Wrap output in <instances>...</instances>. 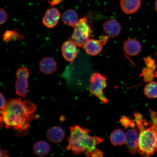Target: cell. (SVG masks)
<instances>
[{
    "label": "cell",
    "mask_w": 157,
    "mask_h": 157,
    "mask_svg": "<svg viewBox=\"0 0 157 157\" xmlns=\"http://www.w3.org/2000/svg\"><path fill=\"white\" fill-rule=\"evenodd\" d=\"M39 67L42 73L51 74L56 71L57 65L53 59L50 57H46L41 59L39 62Z\"/></svg>",
    "instance_id": "obj_12"
},
{
    "label": "cell",
    "mask_w": 157,
    "mask_h": 157,
    "mask_svg": "<svg viewBox=\"0 0 157 157\" xmlns=\"http://www.w3.org/2000/svg\"><path fill=\"white\" fill-rule=\"evenodd\" d=\"M74 28L69 40L80 48L85 44L91 36V29L88 24L87 17L80 18Z\"/></svg>",
    "instance_id": "obj_4"
},
{
    "label": "cell",
    "mask_w": 157,
    "mask_h": 157,
    "mask_svg": "<svg viewBox=\"0 0 157 157\" xmlns=\"http://www.w3.org/2000/svg\"><path fill=\"white\" fill-rule=\"evenodd\" d=\"M106 81V78L105 76L98 73L94 74L90 78V93L104 103H107L109 101L107 98L104 95L103 92L107 86Z\"/></svg>",
    "instance_id": "obj_5"
},
{
    "label": "cell",
    "mask_w": 157,
    "mask_h": 157,
    "mask_svg": "<svg viewBox=\"0 0 157 157\" xmlns=\"http://www.w3.org/2000/svg\"><path fill=\"white\" fill-rule=\"evenodd\" d=\"M61 14L59 10L52 7L46 11L42 19L43 24L48 28L52 29L58 24Z\"/></svg>",
    "instance_id": "obj_9"
},
{
    "label": "cell",
    "mask_w": 157,
    "mask_h": 157,
    "mask_svg": "<svg viewBox=\"0 0 157 157\" xmlns=\"http://www.w3.org/2000/svg\"><path fill=\"white\" fill-rule=\"evenodd\" d=\"M141 0H121L120 6L122 10L127 14H133L140 8Z\"/></svg>",
    "instance_id": "obj_14"
},
{
    "label": "cell",
    "mask_w": 157,
    "mask_h": 157,
    "mask_svg": "<svg viewBox=\"0 0 157 157\" xmlns=\"http://www.w3.org/2000/svg\"><path fill=\"white\" fill-rule=\"evenodd\" d=\"M89 132L88 129L77 125L70 127L67 149L75 155L85 153L87 156H103L102 151L97 148L98 145L103 142V139L100 137L90 136Z\"/></svg>",
    "instance_id": "obj_2"
},
{
    "label": "cell",
    "mask_w": 157,
    "mask_h": 157,
    "mask_svg": "<svg viewBox=\"0 0 157 157\" xmlns=\"http://www.w3.org/2000/svg\"><path fill=\"white\" fill-rule=\"evenodd\" d=\"M123 50L128 56H134L141 52L142 46L138 41L134 39H129L125 42Z\"/></svg>",
    "instance_id": "obj_13"
},
{
    "label": "cell",
    "mask_w": 157,
    "mask_h": 157,
    "mask_svg": "<svg viewBox=\"0 0 157 157\" xmlns=\"http://www.w3.org/2000/svg\"><path fill=\"white\" fill-rule=\"evenodd\" d=\"M154 9L157 12V0H156L154 3Z\"/></svg>",
    "instance_id": "obj_28"
},
{
    "label": "cell",
    "mask_w": 157,
    "mask_h": 157,
    "mask_svg": "<svg viewBox=\"0 0 157 157\" xmlns=\"http://www.w3.org/2000/svg\"><path fill=\"white\" fill-rule=\"evenodd\" d=\"M29 75V70L26 68L21 67L16 72L17 80L15 82V91L17 95L25 98L28 93V79Z\"/></svg>",
    "instance_id": "obj_6"
},
{
    "label": "cell",
    "mask_w": 157,
    "mask_h": 157,
    "mask_svg": "<svg viewBox=\"0 0 157 157\" xmlns=\"http://www.w3.org/2000/svg\"><path fill=\"white\" fill-rule=\"evenodd\" d=\"M63 0H51L49 1L48 2L51 6H54L59 4Z\"/></svg>",
    "instance_id": "obj_26"
},
{
    "label": "cell",
    "mask_w": 157,
    "mask_h": 157,
    "mask_svg": "<svg viewBox=\"0 0 157 157\" xmlns=\"http://www.w3.org/2000/svg\"><path fill=\"white\" fill-rule=\"evenodd\" d=\"M0 15H1V22L0 25H1L4 24L7 21L8 17L6 12L3 9H1L0 10Z\"/></svg>",
    "instance_id": "obj_24"
},
{
    "label": "cell",
    "mask_w": 157,
    "mask_h": 157,
    "mask_svg": "<svg viewBox=\"0 0 157 157\" xmlns=\"http://www.w3.org/2000/svg\"><path fill=\"white\" fill-rule=\"evenodd\" d=\"M49 143L45 141H38L35 143L33 147L34 154L39 157H44L48 155L50 150Z\"/></svg>",
    "instance_id": "obj_18"
},
{
    "label": "cell",
    "mask_w": 157,
    "mask_h": 157,
    "mask_svg": "<svg viewBox=\"0 0 157 157\" xmlns=\"http://www.w3.org/2000/svg\"><path fill=\"white\" fill-rule=\"evenodd\" d=\"M144 94L147 97L151 99L157 98V82H151L145 86Z\"/></svg>",
    "instance_id": "obj_20"
},
{
    "label": "cell",
    "mask_w": 157,
    "mask_h": 157,
    "mask_svg": "<svg viewBox=\"0 0 157 157\" xmlns=\"http://www.w3.org/2000/svg\"><path fill=\"white\" fill-rule=\"evenodd\" d=\"M109 39L107 36H102L100 40L90 39L83 46L88 54L96 56L101 52L103 46L105 45Z\"/></svg>",
    "instance_id": "obj_7"
},
{
    "label": "cell",
    "mask_w": 157,
    "mask_h": 157,
    "mask_svg": "<svg viewBox=\"0 0 157 157\" xmlns=\"http://www.w3.org/2000/svg\"><path fill=\"white\" fill-rule=\"evenodd\" d=\"M48 140L55 143L61 142L64 138L65 133L60 127L55 126L50 128L47 132Z\"/></svg>",
    "instance_id": "obj_15"
},
{
    "label": "cell",
    "mask_w": 157,
    "mask_h": 157,
    "mask_svg": "<svg viewBox=\"0 0 157 157\" xmlns=\"http://www.w3.org/2000/svg\"><path fill=\"white\" fill-rule=\"evenodd\" d=\"M126 134L120 129H115L110 136V140L114 146H121L126 144Z\"/></svg>",
    "instance_id": "obj_17"
},
{
    "label": "cell",
    "mask_w": 157,
    "mask_h": 157,
    "mask_svg": "<svg viewBox=\"0 0 157 157\" xmlns=\"http://www.w3.org/2000/svg\"><path fill=\"white\" fill-rule=\"evenodd\" d=\"M7 102L6 101L4 96L1 93V111H2L6 107Z\"/></svg>",
    "instance_id": "obj_25"
},
{
    "label": "cell",
    "mask_w": 157,
    "mask_h": 157,
    "mask_svg": "<svg viewBox=\"0 0 157 157\" xmlns=\"http://www.w3.org/2000/svg\"><path fill=\"white\" fill-rule=\"evenodd\" d=\"M150 126L147 128L149 123L143 119L140 113L135 112L134 121L139 133L138 152L143 157H148L157 151V113L150 109Z\"/></svg>",
    "instance_id": "obj_3"
},
{
    "label": "cell",
    "mask_w": 157,
    "mask_h": 157,
    "mask_svg": "<svg viewBox=\"0 0 157 157\" xmlns=\"http://www.w3.org/2000/svg\"><path fill=\"white\" fill-rule=\"evenodd\" d=\"M62 20L65 25L75 27L79 20L76 11L74 9H70L64 12L62 16Z\"/></svg>",
    "instance_id": "obj_16"
},
{
    "label": "cell",
    "mask_w": 157,
    "mask_h": 157,
    "mask_svg": "<svg viewBox=\"0 0 157 157\" xmlns=\"http://www.w3.org/2000/svg\"><path fill=\"white\" fill-rule=\"evenodd\" d=\"M36 108L34 104L28 100L22 101L19 98L10 99L1 111V123L3 121L6 128H12L25 132L34 119L33 113Z\"/></svg>",
    "instance_id": "obj_1"
},
{
    "label": "cell",
    "mask_w": 157,
    "mask_h": 157,
    "mask_svg": "<svg viewBox=\"0 0 157 157\" xmlns=\"http://www.w3.org/2000/svg\"><path fill=\"white\" fill-rule=\"evenodd\" d=\"M155 70L151 68L147 67L142 70L140 76H142L144 82H151L153 80L155 76H156V73H154Z\"/></svg>",
    "instance_id": "obj_21"
},
{
    "label": "cell",
    "mask_w": 157,
    "mask_h": 157,
    "mask_svg": "<svg viewBox=\"0 0 157 157\" xmlns=\"http://www.w3.org/2000/svg\"><path fill=\"white\" fill-rule=\"evenodd\" d=\"M103 28L106 34L112 38H116L121 32L120 24L114 19H111L105 21L103 23Z\"/></svg>",
    "instance_id": "obj_11"
},
{
    "label": "cell",
    "mask_w": 157,
    "mask_h": 157,
    "mask_svg": "<svg viewBox=\"0 0 157 157\" xmlns=\"http://www.w3.org/2000/svg\"><path fill=\"white\" fill-rule=\"evenodd\" d=\"M77 46L71 40H69L62 44L61 51L63 56L65 59L72 64L78 54Z\"/></svg>",
    "instance_id": "obj_10"
},
{
    "label": "cell",
    "mask_w": 157,
    "mask_h": 157,
    "mask_svg": "<svg viewBox=\"0 0 157 157\" xmlns=\"http://www.w3.org/2000/svg\"><path fill=\"white\" fill-rule=\"evenodd\" d=\"M7 153H6V151L4 150H1V157L2 156H7L6 155Z\"/></svg>",
    "instance_id": "obj_27"
},
{
    "label": "cell",
    "mask_w": 157,
    "mask_h": 157,
    "mask_svg": "<svg viewBox=\"0 0 157 157\" xmlns=\"http://www.w3.org/2000/svg\"><path fill=\"white\" fill-rule=\"evenodd\" d=\"M129 128H130L128 129L125 133L127 139L126 144L130 154L135 155L138 150L139 133L137 127Z\"/></svg>",
    "instance_id": "obj_8"
},
{
    "label": "cell",
    "mask_w": 157,
    "mask_h": 157,
    "mask_svg": "<svg viewBox=\"0 0 157 157\" xmlns=\"http://www.w3.org/2000/svg\"><path fill=\"white\" fill-rule=\"evenodd\" d=\"M119 122L123 125L125 129H127L129 127H136V123L134 120L131 119L130 118L122 116L120 119Z\"/></svg>",
    "instance_id": "obj_22"
},
{
    "label": "cell",
    "mask_w": 157,
    "mask_h": 157,
    "mask_svg": "<svg viewBox=\"0 0 157 157\" xmlns=\"http://www.w3.org/2000/svg\"><path fill=\"white\" fill-rule=\"evenodd\" d=\"M145 64L147 67L151 68L155 70L156 68V66L155 62V60L151 57L148 56L144 58Z\"/></svg>",
    "instance_id": "obj_23"
},
{
    "label": "cell",
    "mask_w": 157,
    "mask_h": 157,
    "mask_svg": "<svg viewBox=\"0 0 157 157\" xmlns=\"http://www.w3.org/2000/svg\"><path fill=\"white\" fill-rule=\"evenodd\" d=\"M24 38L23 35L20 34L17 29L7 30L3 35V40L7 42L10 41L21 40Z\"/></svg>",
    "instance_id": "obj_19"
}]
</instances>
